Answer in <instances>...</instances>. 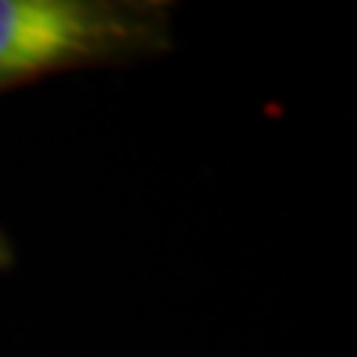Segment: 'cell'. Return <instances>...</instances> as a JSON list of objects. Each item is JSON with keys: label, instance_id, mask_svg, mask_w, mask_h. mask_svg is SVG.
Instances as JSON below:
<instances>
[{"label": "cell", "instance_id": "7a4b0ae2", "mask_svg": "<svg viewBox=\"0 0 357 357\" xmlns=\"http://www.w3.org/2000/svg\"><path fill=\"white\" fill-rule=\"evenodd\" d=\"M9 265H13V244L0 232V268H9Z\"/></svg>", "mask_w": 357, "mask_h": 357}, {"label": "cell", "instance_id": "6da1fadb", "mask_svg": "<svg viewBox=\"0 0 357 357\" xmlns=\"http://www.w3.org/2000/svg\"><path fill=\"white\" fill-rule=\"evenodd\" d=\"M167 45V3L0 0V93L54 72L146 57Z\"/></svg>", "mask_w": 357, "mask_h": 357}]
</instances>
